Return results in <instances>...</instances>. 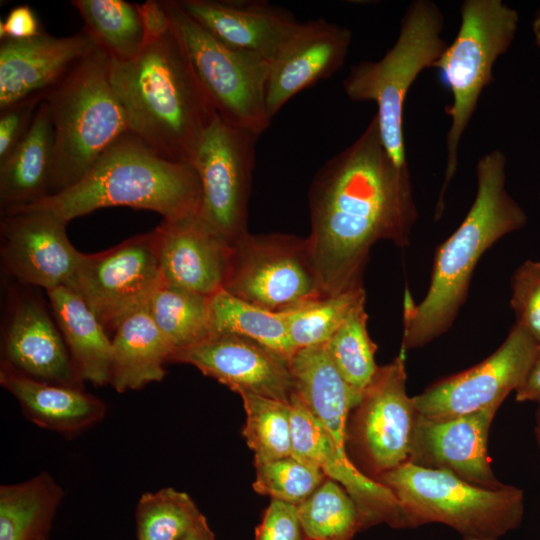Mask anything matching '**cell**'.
I'll return each mask as SVG.
<instances>
[{
  "mask_svg": "<svg viewBox=\"0 0 540 540\" xmlns=\"http://www.w3.org/2000/svg\"><path fill=\"white\" fill-rule=\"evenodd\" d=\"M44 32L36 13L28 4L15 6L0 21L1 41L26 40Z\"/></svg>",
  "mask_w": 540,
  "mask_h": 540,
  "instance_id": "42",
  "label": "cell"
},
{
  "mask_svg": "<svg viewBox=\"0 0 540 540\" xmlns=\"http://www.w3.org/2000/svg\"><path fill=\"white\" fill-rule=\"evenodd\" d=\"M152 232L165 285L204 296L223 289L232 246L199 215L163 220Z\"/></svg>",
  "mask_w": 540,
  "mask_h": 540,
  "instance_id": "22",
  "label": "cell"
},
{
  "mask_svg": "<svg viewBox=\"0 0 540 540\" xmlns=\"http://www.w3.org/2000/svg\"><path fill=\"white\" fill-rule=\"evenodd\" d=\"M310 257L325 296L362 288L371 247H406L418 216L407 166L386 150L373 116L362 134L326 161L308 190Z\"/></svg>",
  "mask_w": 540,
  "mask_h": 540,
  "instance_id": "1",
  "label": "cell"
},
{
  "mask_svg": "<svg viewBox=\"0 0 540 540\" xmlns=\"http://www.w3.org/2000/svg\"><path fill=\"white\" fill-rule=\"evenodd\" d=\"M42 101L32 99L0 109V162L8 158L26 136Z\"/></svg>",
  "mask_w": 540,
  "mask_h": 540,
  "instance_id": "41",
  "label": "cell"
},
{
  "mask_svg": "<svg viewBox=\"0 0 540 540\" xmlns=\"http://www.w3.org/2000/svg\"><path fill=\"white\" fill-rule=\"evenodd\" d=\"M511 288L517 324L540 345V261L521 264L512 276Z\"/></svg>",
  "mask_w": 540,
  "mask_h": 540,
  "instance_id": "39",
  "label": "cell"
},
{
  "mask_svg": "<svg viewBox=\"0 0 540 540\" xmlns=\"http://www.w3.org/2000/svg\"><path fill=\"white\" fill-rule=\"evenodd\" d=\"M83 31L111 61L136 58L145 45V33L136 3L124 0H73Z\"/></svg>",
  "mask_w": 540,
  "mask_h": 540,
  "instance_id": "30",
  "label": "cell"
},
{
  "mask_svg": "<svg viewBox=\"0 0 540 540\" xmlns=\"http://www.w3.org/2000/svg\"><path fill=\"white\" fill-rule=\"evenodd\" d=\"M231 248L223 289L259 308L288 313L323 296L306 238L250 234Z\"/></svg>",
  "mask_w": 540,
  "mask_h": 540,
  "instance_id": "10",
  "label": "cell"
},
{
  "mask_svg": "<svg viewBox=\"0 0 540 540\" xmlns=\"http://www.w3.org/2000/svg\"><path fill=\"white\" fill-rule=\"evenodd\" d=\"M210 329L211 336L244 337L287 360L296 352L288 335L286 313L259 308L224 289L210 297Z\"/></svg>",
  "mask_w": 540,
  "mask_h": 540,
  "instance_id": "31",
  "label": "cell"
},
{
  "mask_svg": "<svg viewBox=\"0 0 540 540\" xmlns=\"http://www.w3.org/2000/svg\"><path fill=\"white\" fill-rule=\"evenodd\" d=\"M404 353L379 367L347 421L348 456L374 480L409 459L419 413L406 392Z\"/></svg>",
  "mask_w": 540,
  "mask_h": 540,
  "instance_id": "11",
  "label": "cell"
},
{
  "mask_svg": "<svg viewBox=\"0 0 540 540\" xmlns=\"http://www.w3.org/2000/svg\"><path fill=\"white\" fill-rule=\"evenodd\" d=\"M97 48L82 30L67 37L46 32L0 44V109L40 99Z\"/></svg>",
  "mask_w": 540,
  "mask_h": 540,
  "instance_id": "21",
  "label": "cell"
},
{
  "mask_svg": "<svg viewBox=\"0 0 540 540\" xmlns=\"http://www.w3.org/2000/svg\"><path fill=\"white\" fill-rule=\"evenodd\" d=\"M210 297L162 283L150 298L147 310L177 350L211 337Z\"/></svg>",
  "mask_w": 540,
  "mask_h": 540,
  "instance_id": "32",
  "label": "cell"
},
{
  "mask_svg": "<svg viewBox=\"0 0 540 540\" xmlns=\"http://www.w3.org/2000/svg\"><path fill=\"white\" fill-rule=\"evenodd\" d=\"M460 27L433 68L452 94L446 107L451 125L446 135L443 192L456 172L458 147L485 87L494 81L493 66L511 46L518 28V12L502 0H465Z\"/></svg>",
  "mask_w": 540,
  "mask_h": 540,
  "instance_id": "8",
  "label": "cell"
},
{
  "mask_svg": "<svg viewBox=\"0 0 540 540\" xmlns=\"http://www.w3.org/2000/svg\"><path fill=\"white\" fill-rule=\"evenodd\" d=\"M536 427L540 428V405H538V409L536 412Z\"/></svg>",
  "mask_w": 540,
  "mask_h": 540,
  "instance_id": "48",
  "label": "cell"
},
{
  "mask_svg": "<svg viewBox=\"0 0 540 540\" xmlns=\"http://www.w3.org/2000/svg\"><path fill=\"white\" fill-rule=\"evenodd\" d=\"M365 300L359 302L325 344L344 380L363 392L372 382L380 366L376 364V344L367 330Z\"/></svg>",
  "mask_w": 540,
  "mask_h": 540,
  "instance_id": "35",
  "label": "cell"
},
{
  "mask_svg": "<svg viewBox=\"0 0 540 540\" xmlns=\"http://www.w3.org/2000/svg\"><path fill=\"white\" fill-rule=\"evenodd\" d=\"M152 231L93 254H82L66 285L88 305L107 332L146 307L162 284Z\"/></svg>",
  "mask_w": 540,
  "mask_h": 540,
  "instance_id": "13",
  "label": "cell"
},
{
  "mask_svg": "<svg viewBox=\"0 0 540 540\" xmlns=\"http://www.w3.org/2000/svg\"><path fill=\"white\" fill-rule=\"evenodd\" d=\"M182 10L222 43L270 60L298 21L266 1L180 0Z\"/></svg>",
  "mask_w": 540,
  "mask_h": 540,
  "instance_id": "23",
  "label": "cell"
},
{
  "mask_svg": "<svg viewBox=\"0 0 540 540\" xmlns=\"http://www.w3.org/2000/svg\"><path fill=\"white\" fill-rule=\"evenodd\" d=\"M289 403L292 455L318 467L326 478L334 480L348 492L358 509L360 530L380 523L392 528H408L404 509L392 491L362 473L296 395H291Z\"/></svg>",
  "mask_w": 540,
  "mask_h": 540,
  "instance_id": "17",
  "label": "cell"
},
{
  "mask_svg": "<svg viewBox=\"0 0 540 540\" xmlns=\"http://www.w3.org/2000/svg\"><path fill=\"white\" fill-rule=\"evenodd\" d=\"M161 3L219 117L260 136L271 122L266 107L269 60L222 43L177 1Z\"/></svg>",
  "mask_w": 540,
  "mask_h": 540,
  "instance_id": "9",
  "label": "cell"
},
{
  "mask_svg": "<svg viewBox=\"0 0 540 540\" xmlns=\"http://www.w3.org/2000/svg\"><path fill=\"white\" fill-rule=\"evenodd\" d=\"M535 437H536L537 444L540 448V428L536 426H535Z\"/></svg>",
  "mask_w": 540,
  "mask_h": 540,
  "instance_id": "47",
  "label": "cell"
},
{
  "mask_svg": "<svg viewBox=\"0 0 540 540\" xmlns=\"http://www.w3.org/2000/svg\"><path fill=\"white\" fill-rule=\"evenodd\" d=\"M518 402H536L540 405V345L524 382L515 391Z\"/></svg>",
  "mask_w": 540,
  "mask_h": 540,
  "instance_id": "44",
  "label": "cell"
},
{
  "mask_svg": "<svg viewBox=\"0 0 540 540\" xmlns=\"http://www.w3.org/2000/svg\"><path fill=\"white\" fill-rule=\"evenodd\" d=\"M45 292L52 316L81 380L95 386L110 383L112 339L105 327L70 288L59 286Z\"/></svg>",
  "mask_w": 540,
  "mask_h": 540,
  "instance_id": "27",
  "label": "cell"
},
{
  "mask_svg": "<svg viewBox=\"0 0 540 540\" xmlns=\"http://www.w3.org/2000/svg\"><path fill=\"white\" fill-rule=\"evenodd\" d=\"M170 362L196 367L232 391L289 402L293 385L289 360L250 339L216 335L181 349Z\"/></svg>",
  "mask_w": 540,
  "mask_h": 540,
  "instance_id": "19",
  "label": "cell"
},
{
  "mask_svg": "<svg viewBox=\"0 0 540 540\" xmlns=\"http://www.w3.org/2000/svg\"><path fill=\"white\" fill-rule=\"evenodd\" d=\"M532 32H533L535 44L538 47H540V5L532 21Z\"/></svg>",
  "mask_w": 540,
  "mask_h": 540,
  "instance_id": "46",
  "label": "cell"
},
{
  "mask_svg": "<svg viewBox=\"0 0 540 540\" xmlns=\"http://www.w3.org/2000/svg\"><path fill=\"white\" fill-rule=\"evenodd\" d=\"M497 410L492 407L441 419L419 414L408 462L450 472L480 487L504 486L493 473L488 454L489 431Z\"/></svg>",
  "mask_w": 540,
  "mask_h": 540,
  "instance_id": "18",
  "label": "cell"
},
{
  "mask_svg": "<svg viewBox=\"0 0 540 540\" xmlns=\"http://www.w3.org/2000/svg\"><path fill=\"white\" fill-rule=\"evenodd\" d=\"M29 287L18 284L9 292L1 332V363L39 381L83 388L54 317Z\"/></svg>",
  "mask_w": 540,
  "mask_h": 540,
  "instance_id": "16",
  "label": "cell"
},
{
  "mask_svg": "<svg viewBox=\"0 0 540 540\" xmlns=\"http://www.w3.org/2000/svg\"><path fill=\"white\" fill-rule=\"evenodd\" d=\"M68 221L54 211L31 205L0 220V260L6 275L16 283L45 291L66 286L82 252L70 242Z\"/></svg>",
  "mask_w": 540,
  "mask_h": 540,
  "instance_id": "15",
  "label": "cell"
},
{
  "mask_svg": "<svg viewBox=\"0 0 540 540\" xmlns=\"http://www.w3.org/2000/svg\"><path fill=\"white\" fill-rule=\"evenodd\" d=\"M54 130L46 100L16 149L0 162V214L4 215L50 195Z\"/></svg>",
  "mask_w": 540,
  "mask_h": 540,
  "instance_id": "26",
  "label": "cell"
},
{
  "mask_svg": "<svg viewBox=\"0 0 540 540\" xmlns=\"http://www.w3.org/2000/svg\"><path fill=\"white\" fill-rule=\"evenodd\" d=\"M174 347L159 330L147 306L126 317L112 338L110 384L119 392L139 390L166 375Z\"/></svg>",
  "mask_w": 540,
  "mask_h": 540,
  "instance_id": "28",
  "label": "cell"
},
{
  "mask_svg": "<svg viewBox=\"0 0 540 540\" xmlns=\"http://www.w3.org/2000/svg\"><path fill=\"white\" fill-rule=\"evenodd\" d=\"M108 69L129 132L159 156L191 164L218 113L174 28L133 60L108 59Z\"/></svg>",
  "mask_w": 540,
  "mask_h": 540,
  "instance_id": "2",
  "label": "cell"
},
{
  "mask_svg": "<svg viewBox=\"0 0 540 540\" xmlns=\"http://www.w3.org/2000/svg\"><path fill=\"white\" fill-rule=\"evenodd\" d=\"M376 481L392 491L406 514L408 528L441 523L462 540H500L518 528L524 494L515 486L489 489L454 474L406 462Z\"/></svg>",
  "mask_w": 540,
  "mask_h": 540,
  "instance_id": "6",
  "label": "cell"
},
{
  "mask_svg": "<svg viewBox=\"0 0 540 540\" xmlns=\"http://www.w3.org/2000/svg\"><path fill=\"white\" fill-rule=\"evenodd\" d=\"M0 384L18 401L34 424L64 436H73L101 421L106 406L83 388L39 381L1 363Z\"/></svg>",
  "mask_w": 540,
  "mask_h": 540,
  "instance_id": "25",
  "label": "cell"
},
{
  "mask_svg": "<svg viewBox=\"0 0 540 540\" xmlns=\"http://www.w3.org/2000/svg\"><path fill=\"white\" fill-rule=\"evenodd\" d=\"M254 540H305L297 506L271 499Z\"/></svg>",
  "mask_w": 540,
  "mask_h": 540,
  "instance_id": "40",
  "label": "cell"
},
{
  "mask_svg": "<svg viewBox=\"0 0 540 540\" xmlns=\"http://www.w3.org/2000/svg\"><path fill=\"white\" fill-rule=\"evenodd\" d=\"M476 176L474 202L460 226L438 247L426 296L405 311L403 352L422 347L449 329L483 253L526 223L525 212L506 190V156L500 149L479 159Z\"/></svg>",
  "mask_w": 540,
  "mask_h": 540,
  "instance_id": "3",
  "label": "cell"
},
{
  "mask_svg": "<svg viewBox=\"0 0 540 540\" xmlns=\"http://www.w3.org/2000/svg\"><path fill=\"white\" fill-rule=\"evenodd\" d=\"M539 344L517 323L479 364L441 379L413 397L418 413L441 419L499 408L524 382Z\"/></svg>",
  "mask_w": 540,
  "mask_h": 540,
  "instance_id": "14",
  "label": "cell"
},
{
  "mask_svg": "<svg viewBox=\"0 0 540 540\" xmlns=\"http://www.w3.org/2000/svg\"><path fill=\"white\" fill-rule=\"evenodd\" d=\"M192 498L172 487L146 492L136 512L138 540H181L203 517Z\"/></svg>",
  "mask_w": 540,
  "mask_h": 540,
  "instance_id": "36",
  "label": "cell"
},
{
  "mask_svg": "<svg viewBox=\"0 0 540 540\" xmlns=\"http://www.w3.org/2000/svg\"><path fill=\"white\" fill-rule=\"evenodd\" d=\"M181 540H215L205 516Z\"/></svg>",
  "mask_w": 540,
  "mask_h": 540,
  "instance_id": "45",
  "label": "cell"
},
{
  "mask_svg": "<svg viewBox=\"0 0 540 540\" xmlns=\"http://www.w3.org/2000/svg\"><path fill=\"white\" fill-rule=\"evenodd\" d=\"M351 40L348 28L325 19L298 22L270 60L266 87L270 119L297 93L340 69Z\"/></svg>",
  "mask_w": 540,
  "mask_h": 540,
  "instance_id": "20",
  "label": "cell"
},
{
  "mask_svg": "<svg viewBox=\"0 0 540 540\" xmlns=\"http://www.w3.org/2000/svg\"><path fill=\"white\" fill-rule=\"evenodd\" d=\"M444 17L431 0H415L405 11L397 40L378 61L351 67L343 88L352 101H373L383 144L400 166H407L403 108L418 75L433 68L448 44L442 38Z\"/></svg>",
  "mask_w": 540,
  "mask_h": 540,
  "instance_id": "7",
  "label": "cell"
},
{
  "mask_svg": "<svg viewBox=\"0 0 540 540\" xmlns=\"http://www.w3.org/2000/svg\"><path fill=\"white\" fill-rule=\"evenodd\" d=\"M64 492L46 471L0 487V540H47Z\"/></svg>",
  "mask_w": 540,
  "mask_h": 540,
  "instance_id": "29",
  "label": "cell"
},
{
  "mask_svg": "<svg viewBox=\"0 0 540 540\" xmlns=\"http://www.w3.org/2000/svg\"><path fill=\"white\" fill-rule=\"evenodd\" d=\"M145 33V44L155 41L170 31L172 25L161 1L148 0L137 4Z\"/></svg>",
  "mask_w": 540,
  "mask_h": 540,
  "instance_id": "43",
  "label": "cell"
},
{
  "mask_svg": "<svg viewBox=\"0 0 540 540\" xmlns=\"http://www.w3.org/2000/svg\"><path fill=\"white\" fill-rule=\"evenodd\" d=\"M253 489L271 499L298 506L326 479L316 466L293 455L255 465Z\"/></svg>",
  "mask_w": 540,
  "mask_h": 540,
  "instance_id": "38",
  "label": "cell"
},
{
  "mask_svg": "<svg viewBox=\"0 0 540 540\" xmlns=\"http://www.w3.org/2000/svg\"><path fill=\"white\" fill-rule=\"evenodd\" d=\"M45 100L54 130L51 196L79 182L129 129L110 81L108 58L98 49L84 57Z\"/></svg>",
  "mask_w": 540,
  "mask_h": 540,
  "instance_id": "5",
  "label": "cell"
},
{
  "mask_svg": "<svg viewBox=\"0 0 540 540\" xmlns=\"http://www.w3.org/2000/svg\"><path fill=\"white\" fill-rule=\"evenodd\" d=\"M365 299L362 287L323 296L286 313L288 335L294 349L326 344L352 309Z\"/></svg>",
  "mask_w": 540,
  "mask_h": 540,
  "instance_id": "37",
  "label": "cell"
},
{
  "mask_svg": "<svg viewBox=\"0 0 540 540\" xmlns=\"http://www.w3.org/2000/svg\"><path fill=\"white\" fill-rule=\"evenodd\" d=\"M289 370L293 394L347 453V421L362 393L344 380L325 344L298 349L289 360Z\"/></svg>",
  "mask_w": 540,
  "mask_h": 540,
  "instance_id": "24",
  "label": "cell"
},
{
  "mask_svg": "<svg viewBox=\"0 0 540 540\" xmlns=\"http://www.w3.org/2000/svg\"><path fill=\"white\" fill-rule=\"evenodd\" d=\"M202 190L192 164L156 154L131 132L116 139L70 188L36 204L74 218L107 207L160 214L164 221L199 215Z\"/></svg>",
  "mask_w": 540,
  "mask_h": 540,
  "instance_id": "4",
  "label": "cell"
},
{
  "mask_svg": "<svg viewBox=\"0 0 540 540\" xmlns=\"http://www.w3.org/2000/svg\"><path fill=\"white\" fill-rule=\"evenodd\" d=\"M297 509L305 540H351L360 531L354 500L332 479L326 478Z\"/></svg>",
  "mask_w": 540,
  "mask_h": 540,
  "instance_id": "34",
  "label": "cell"
},
{
  "mask_svg": "<svg viewBox=\"0 0 540 540\" xmlns=\"http://www.w3.org/2000/svg\"><path fill=\"white\" fill-rule=\"evenodd\" d=\"M246 414L242 434L254 454V466L292 455L290 403L240 393Z\"/></svg>",
  "mask_w": 540,
  "mask_h": 540,
  "instance_id": "33",
  "label": "cell"
},
{
  "mask_svg": "<svg viewBox=\"0 0 540 540\" xmlns=\"http://www.w3.org/2000/svg\"><path fill=\"white\" fill-rule=\"evenodd\" d=\"M258 137L217 115L191 163L202 190L199 217L231 245L248 232V201Z\"/></svg>",
  "mask_w": 540,
  "mask_h": 540,
  "instance_id": "12",
  "label": "cell"
}]
</instances>
